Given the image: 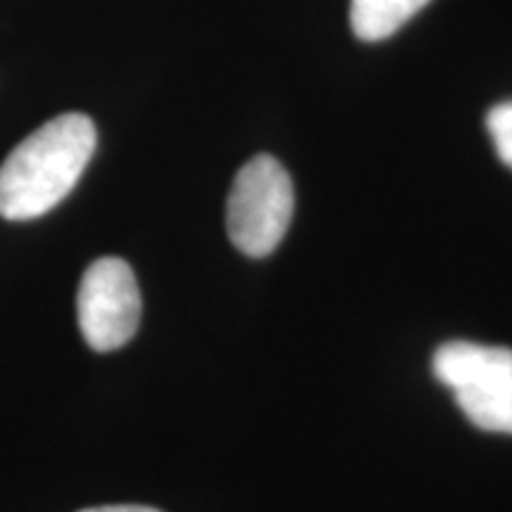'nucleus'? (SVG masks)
Wrapping results in <instances>:
<instances>
[{
	"instance_id": "obj_1",
	"label": "nucleus",
	"mask_w": 512,
	"mask_h": 512,
	"mask_svg": "<svg viewBox=\"0 0 512 512\" xmlns=\"http://www.w3.org/2000/svg\"><path fill=\"white\" fill-rule=\"evenodd\" d=\"M98 131L91 117L67 112L36 128L0 164V216L31 221L55 209L91 162Z\"/></svg>"
},
{
	"instance_id": "obj_2",
	"label": "nucleus",
	"mask_w": 512,
	"mask_h": 512,
	"mask_svg": "<svg viewBox=\"0 0 512 512\" xmlns=\"http://www.w3.org/2000/svg\"><path fill=\"white\" fill-rule=\"evenodd\" d=\"M432 370L472 425L512 434V349L456 339L434 351Z\"/></svg>"
},
{
	"instance_id": "obj_3",
	"label": "nucleus",
	"mask_w": 512,
	"mask_h": 512,
	"mask_svg": "<svg viewBox=\"0 0 512 512\" xmlns=\"http://www.w3.org/2000/svg\"><path fill=\"white\" fill-rule=\"evenodd\" d=\"M294 214V188L285 166L256 155L230 185L226 204L228 238L242 254L268 256L285 238Z\"/></svg>"
},
{
	"instance_id": "obj_4",
	"label": "nucleus",
	"mask_w": 512,
	"mask_h": 512,
	"mask_svg": "<svg viewBox=\"0 0 512 512\" xmlns=\"http://www.w3.org/2000/svg\"><path fill=\"white\" fill-rule=\"evenodd\" d=\"M140 311L138 280L124 259L102 256L86 268L76 294V316L93 351L105 354L131 342L138 332Z\"/></svg>"
},
{
	"instance_id": "obj_5",
	"label": "nucleus",
	"mask_w": 512,
	"mask_h": 512,
	"mask_svg": "<svg viewBox=\"0 0 512 512\" xmlns=\"http://www.w3.org/2000/svg\"><path fill=\"white\" fill-rule=\"evenodd\" d=\"M427 3L430 0H351V29L361 41H384Z\"/></svg>"
},
{
	"instance_id": "obj_6",
	"label": "nucleus",
	"mask_w": 512,
	"mask_h": 512,
	"mask_svg": "<svg viewBox=\"0 0 512 512\" xmlns=\"http://www.w3.org/2000/svg\"><path fill=\"white\" fill-rule=\"evenodd\" d=\"M486 131L494 140L498 159L512 169V100L491 107L486 114Z\"/></svg>"
},
{
	"instance_id": "obj_7",
	"label": "nucleus",
	"mask_w": 512,
	"mask_h": 512,
	"mask_svg": "<svg viewBox=\"0 0 512 512\" xmlns=\"http://www.w3.org/2000/svg\"><path fill=\"white\" fill-rule=\"evenodd\" d=\"M81 512H162L150 505H100V508H88Z\"/></svg>"
}]
</instances>
